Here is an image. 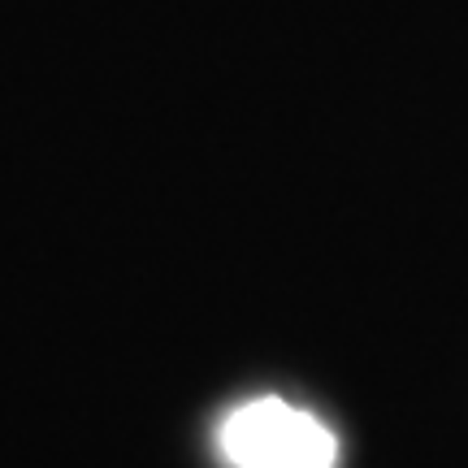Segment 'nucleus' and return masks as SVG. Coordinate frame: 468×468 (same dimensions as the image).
Segmentation results:
<instances>
[{
	"label": "nucleus",
	"instance_id": "f257e3e1",
	"mask_svg": "<svg viewBox=\"0 0 468 468\" xmlns=\"http://www.w3.org/2000/svg\"><path fill=\"white\" fill-rule=\"evenodd\" d=\"M218 447L234 468H335L338 442L313 412L286 399H248L221 420Z\"/></svg>",
	"mask_w": 468,
	"mask_h": 468
}]
</instances>
